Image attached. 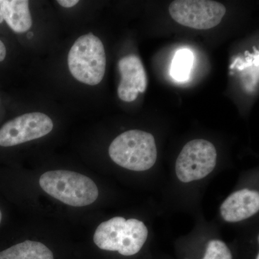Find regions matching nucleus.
I'll use <instances>...</instances> for the list:
<instances>
[{
  "label": "nucleus",
  "mask_w": 259,
  "mask_h": 259,
  "mask_svg": "<svg viewBox=\"0 0 259 259\" xmlns=\"http://www.w3.org/2000/svg\"><path fill=\"white\" fill-rule=\"evenodd\" d=\"M148 236L147 227L142 221L115 217L97 227L93 240L100 249L133 256L142 249Z\"/></svg>",
  "instance_id": "f257e3e1"
},
{
  "label": "nucleus",
  "mask_w": 259,
  "mask_h": 259,
  "mask_svg": "<svg viewBox=\"0 0 259 259\" xmlns=\"http://www.w3.org/2000/svg\"><path fill=\"white\" fill-rule=\"evenodd\" d=\"M202 259H233L229 247L220 240H211L207 243Z\"/></svg>",
  "instance_id": "ddd939ff"
},
{
  "label": "nucleus",
  "mask_w": 259,
  "mask_h": 259,
  "mask_svg": "<svg viewBox=\"0 0 259 259\" xmlns=\"http://www.w3.org/2000/svg\"><path fill=\"white\" fill-rule=\"evenodd\" d=\"M4 21V18H3V10H2L1 3H0V24Z\"/></svg>",
  "instance_id": "dca6fc26"
},
{
  "label": "nucleus",
  "mask_w": 259,
  "mask_h": 259,
  "mask_svg": "<svg viewBox=\"0 0 259 259\" xmlns=\"http://www.w3.org/2000/svg\"><path fill=\"white\" fill-rule=\"evenodd\" d=\"M39 185L51 197L72 207L90 205L98 198L96 184L77 172L68 170L47 171L39 179Z\"/></svg>",
  "instance_id": "f03ea898"
},
{
  "label": "nucleus",
  "mask_w": 259,
  "mask_h": 259,
  "mask_svg": "<svg viewBox=\"0 0 259 259\" xmlns=\"http://www.w3.org/2000/svg\"><path fill=\"white\" fill-rule=\"evenodd\" d=\"M221 215L228 223H237L254 215L259 211L258 191L243 189L233 192L221 204Z\"/></svg>",
  "instance_id": "1a4fd4ad"
},
{
  "label": "nucleus",
  "mask_w": 259,
  "mask_h": 259,
  "mask_svg": "<svg viewBox=\"0 0 259 259\" xmlns=\"http://www.w3.org/2000/svg\"><path fill=\"white\" fill-rule=\"evenodd\" d=\"M255 259H259V254L258 253V254L256 255V256H255Z\"/></svg>",
  "instance_id": "a211bd4d"
},
{
  "label": "nucleus",
  "mask_w": 259,
  "mask_h": 259,
  "mask_svg": "<svg viewBox=\"0 0 259 259\" xmlns=\"http://www.w3.org/2000/svg\"><path fill=\"white\" fill-rule=\"evenodd\" d=\"M226 8L207 0H177L169 6L170 15L177 23L197 30H208L221 23Z\"/></svg>",
  "instance_id": "423d86ee"
},
{
  "label": "nucleus",
  "mask_w": 259,
  "mask_h": 259,
  "mask_svg": "<svg viewBox=\"0 0 259 259\" xmlns=\"http://www.w3.org/2000/svg\"><path fill=\"white\" fill-rule=\"evenodd\" d=\"M112 161L126 169L144 171L152 168L157 159V148L152 134L131 130L117 136L109 148Z\"/></svg>",
  "instance_id": "7ed1b4c3"
},
{
  "label": "nucleus",
  "mask_w": 259,
  "mask_h": 259,
  "mask_svg": "<svg viewBox=\"0 0 259 259\" xmlns=\"http://www.w3.org/2000/svg\"><path fill=\"white\" fill-rule=\"evenodd\" d=\"M193 61V54L189 49H182L177 51L170 70L172 78L178 81H187L190 76Z\"/></svg>",
  "instance_id": "f8f14e48"
},
{
  "label": "nucleus",
  "mask_w": 259,
  "mask_h": 259,
  "mask_svg": "<svg viewBox=\"0 0 259 259\" xmlns=\"http://www.w3.org/2000/svg\"><path fill=\"white\" fill-rule=\"evenodd\" d=\"M68 66L74 78L85 84H98L106 69V55L98 37L88 33L79 37L70 49Z\"/></svg>",
  "instance_id": "20e7f679"
},
{
  "label": "nucleus",
  "mask_w": 259,
  "mask_h": 259,
  "mask_svg": "<svg viewBox=\"0 0 259 259\" xmlns=\"http://www.w3.org/2000/svg\"><path fill=\"white\" fill-rule=\"evenodd\" d=\"M3 18L17 33L28 31L32 20L28 0H0Z\"/></svg>",
  "instance_id": "9d476101"
},
{
  "label": "nucleus",
  "mask_w": 259,
  "mask_h": 259,
  "mask_svg": "<svg viewBox=\"0 0 259 259\" xmlns=\"http://www.w3.org/2000/svg\"><path fill=\"white\" fill-rule=\"evenodd\" d=\"M54 123L42 112H30L15 117L0 128V146L11 147L40 139L50 134Z\"/></svg>",
  "instance_id": "0eeeda50"
},
{
  "label": "nucleus",
  "mask_w": 259,
  "mask_h": 259,
  "mask_svg": "<svg viewBox=\"0 0 259 259\" xmlns=\"http://www.w3.org/2000/svg\"><path fill=\"white\" fill-rule=\"evenodd\" d=\"M0 259H54V256L44 243L28 240L0 251Z\"/></svg>",
  "instance_id": "9b49d317"
},
{
  "label": "nucleus",
  "mask_w": 259,
  "mask_h": 259,
  "mask_svg": "<svg viewBox=\"0 0 259 259\" xmlns=\"http://www.w3.org/2000/svg\"><path fill=\"white\" fill-rule=\"evenodd\" d=\"M2 218H3V214H2L1 209H0V223L2 222Z\"/></svg>",
  "instance_id": "f3484780"
},
{
  "label": "nucleus",
  "mask_w": 259,
  "mask_h": 259,
  "mask_svg": "<svg viewBox=\"0 0 259 259\" xmlns=\"http://www.w3.org/2000/svg\"><path fill=\"white\" fill-rule=\"evenodd\" d=\"M121 80L117 95L124 102H134L147 88V76L141 59L136 55L124 56L119 61Z\"/></svg>",
  "instance_id": "6e6552de"
},
{
  "label": "nucleus",
  "mask_w": 259,
  "mask_h": 259,
  "mask_svg": "<svg viewBox=\"0 0 259 259\" xmlns=\"http://www.w3.org/2000/svg\"><path fill=\"white\" fill-rule=\"evenodd\" d=\"M57 3L61 6L66 8H71L79 3L78 0H58Z\"/></svg>",
  "instance_id": "4468645a"
},
{
  "label": "nucleus",
  "mask_w": 259,
  "mask_h": 259,
  "mask_svg": "<svg viewBox=\"0 0 259 259\" xmlns=\"http://www.w3.org/2000/svg\"><path fill=\"white\" fill-rule=\"evenodd\" d=\"M217 151L203 139L191 141L182 148L176 161L177 176L184 183L204 179L215 168Z\"/></svg>",
  "instance_id": "39448f33"
},
{
  "label": "nucleus",
  "mask_w": 259,
  "mask_h": 259,
  "mask_svg": "<svg viewBox=\"0 0 259 259\" xmlns=\"http://www.w3.org/2000/svg\"><path fill=\"white\" fill-rule=\"evenodd\" d=\"M6 47H5V44L3 42L0 40V62L4 61L5 57H6Z\"/></svg>",
  "instance_id": "2eb2a0df"
}]
</instances>
